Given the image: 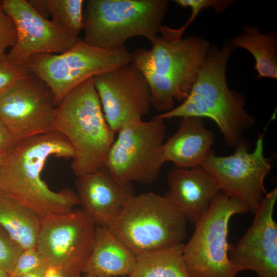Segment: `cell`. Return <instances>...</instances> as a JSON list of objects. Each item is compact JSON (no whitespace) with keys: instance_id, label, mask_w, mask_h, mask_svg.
<instances>
[{"instance_id":"1","label":"cell","mask_w":277,"mask_h":277,"mask_svg":"<svg viewBox=\"0 0 277 277\" xmlns=\"http://www.w3.org/2000/svg\"><path fill=\"white\" fill-rule=\"evenodd\" d=\"M67 138L53 130L17 142L0 168V190L15 198L41 218L65 214L80 204L76 192L66 188L51 190L41 174L49 157L73 159Z\"/></svg>"},{"instance_id":"2","label":"cell","mask_w":277,"mask_h":277,"mask_svg":"<svg viewBox=\"0 0 277 277\" xmlns=\"http://www.w3.org/2000/svg\"><path fill=\"white\" fill-rule=\"evenodd\" d=\"M181 29L163 26L150 49L131 53V63L143 74L149 85L151 105L162 113L188 96L198 71L210 48L196 36L183 38Z\"/></svg>"},{"instance_id":"3","label":"cell","mask_w":277,"mask_h":277,"mask_svg":"<svg viewBox=\"0 0 277 277\" xmlns=\"http://www.w3.org/2000/svg\"><path fill=\"white\" fill-rule=\"evenodd\" d=\"M234 48L230 42L221 48L210 47L187 98L171 110L155 116L163 120L207 117L215 123L230 147L235 148L245 142L242 135L255 121L244 108L245 97L230 89L227 83L226 65Z\"/></svg>"},{"instance_id":"4","label":"cell","mask_w":277,"mask_h":277,"mask_svg":"<svg viewBox=\"0 0 277 277\" xmlns=\"http://www.w3.org/2000/svg\"><path fill=\"white\" fill-rule=\"evenodd\" d=\"M53 130L63 133L75 155L70 167L77 177L105 167L115 140L91 77L71 90L57 105Z\"/></svg>"},{"instance_id":"5","label":"cell","mask_w":277,"mask_h":277,"mask_svg":"<svg viewBox=\"0 0 277 277\" xmlns=\"http://www.w3.org/2000/svg\"><path fill=\"white\" fill-rule=\"evenodd\" d=\"M167 0H88L84 8L83 42L108 49L142 36L151 43L162 26Z\"/></svg>"},{"instance_id":"6","label":"cell","mask_w":277,"mask_h":277,"mask_svg":"<svg viewBox=\"0 0 277 277\" xmlns=\"http://www.w3.org/2000/svg\"><path fill=\"white\" fill-rule=\"evenodd\" d=\"M184 216L165 196L133 195L109 229L136 255L183 244Z\"/></svg>"},{"instance_id":"7","label":"cell","mask_w":277,"mask_h":277,"mask_svg":"<svg viewBox=\"0 0 277 277\" xmlns=\"http://www.w3.org/2000/svg\"><path fill=\"white\" fill-rule=\"evenodd\" d=\"M248 212L238 199L222 192L215 197L183 246V259L190 277H236L238 272L229 258V223L233 215Z\"/></svg>"},{"instance_id":"8","label":"cell","mask_w":277,"mask_h":277,"mask_svg":"<svg viewBox=\"0 0 277 277\" xmlns=\"http://www.w3.org/2000/svg\"><path fill=\"white\" fill-rule=\"evenodd\" d=\"M131 63V53L125 46L104 49L80 38L62 53H41L24 65L50 87L58 105L74 88L94 76Z\"/></svg>"},{"instance_id":"9","label":"cell","mask_w":277,"mask_h":277,"mask_svg":"<svg viewBox=\"0 0 277 277\" xmlns=\"http://www.w3.org/2000/svg\"><path fill=\"white\" fill-rule=\"evenodd\" d=\"M165 120L154 116L125 127L117 132L105 168L116 181L151 184L157 178L164 159Z\"/></svg>"},{"instance_id":"10","label":"cell","mask_w":277,"mask_h":277,"mask_svg":"<svg viewBox=\"0 0 277 277\" xmlns=\"http://www.w3.org/2000/svg\"><path fill=\"white\" fill-rule=\"evenodd\" d=\"M96 225L81 210L41 218L36 249L66 277H82L92 252Z\"/></svg>"},{"instance_id":"11","label":"cell","mask_w":277,"mask_h":277,"mask_svg":"<svg viewBox=\"0 0 277 277\" xmlns=\"http://www.w3.org/2000/svg\"><path fill=\"white\" fill-rule=\"evenodd\" d=\"M201 166L211 175L222 192L241 200L254 214L266 194L264 180L271 168L264 155L263 135L258 138L252 152L244 142L230 155L210 153Z\"/></svg>"},{"instance_id":"12","label":"cell","mask_w":277,"mask_h":277,"mask_svg":"<svg viewBox=\"0 0 277 277\" xmlns=\"http://www.w3.org/2000/svg\"><path fill=\"white\" fill-rule=\"evenodd\" d=\"M105 120L115 133L143 121L151 95L142 72L131 63L92 77Z\"/></svg>"},{"instance_id":"13","label":"cell","mask_w":277,"mask_h":277,"mask_svg":"<svg viewBox=\"0 0 277 277\" xmlns=\"http://www.w3.org/2000/svg\"><path fill=\"white\" fill-rule=\"evenodd\" d=\"M57 106L50 87L29 72L0 98V119L17 143L53 130Z\"/></svg>"},{"instance_id":"14","label":"cell","mask_w":277,"mask_h":277,"mask_svg":"<svg viewBox=\"0 0 277 277\" xmlns=\"http://www.w3.org/2000/svg\"><path fill=\"white\" fill-rule=\"evenodd\" d=\"M3 6L16 29L15 43L6 54L7 59L14 64L24 66L30 57L38 54L63 53L80 39L70 38L28 0H3Z\"/></svg>"},{"instance_id":"15","label":"cell","mask_w":277,"mask_h":277,"mask_svg":"<svg viewBox=\"0 0 277 277\" xmlns=\"http://www.w3.org/2000/svg\"><path fill=\"white\" fill-rule=\"evenodd\" d=\"M277 189L266 193L254 213L253 220L229 252L236 271H253L259 277H277V225L273 211Z\"/></svg>"},{"instance_id":"16","label":"cell","mask_w":277,"mask_h":277,"mask_svg":"<svg viewBox=\"0 0 277 277\" xmlns=\"http://www.w3.org/2000/svg\"><path fill=\"white\" fill-rule=\"evenodd\" d=\"M75 184L82 211L96 225L108 228L134 195L131 184L118 182L105 167L77 176Z\"/></svg>"},{"instance_id":"17","label":"cell","mask_w":277,"mask_h":277,"mask_svg":"<svg viewBox=\"0 0 277 277\" xmlns=\"http://www.w3.org/2000/svg\"><path fill=\"white\" fill-rule=\"evenodd\" d=\"M169 189L165 195L184 216L195 224L221 192L211 175L202 166L174 167L167 174Z\"/></svg>"},{"instance_id":"18","label":"cell","mask_w":277,"mask_h":277,"mask_svg":"<svg viewBox=\"0 0 277 277\" xmlns=\"http://www.w3.org/2000/svg\"><path fill=\"white\" fill-rule=\"evenodd\" d=\"M213 143V133L205 127L202 118L181 117L177 131L164 142L165 161L179 168L200 166L211 153Z\"/></svg>"},{"instance_id":"19","label":"cell","mask_w":277,"mask_h":277,"mask_svg":"<svg viewBox=\"0 0 277 277\" xmlns=\"http://www.w3.org/2000/svg\"><path fill=\"white\" fill-rule=\"evenodd\" d=\"M136 256L109 228L96 226L91 254L83 274L96 277H126L134 268Z\"/></svg>"},{"instance_id":"20","label":"cell","mask_w":277,"mask_h":277,"mask_svg":"<svg viewBox=\"0 0 277 277\" xmlns=\"http://www.w3.org/2000/svg\"><path fill=\"white\" fill-rule=\"evenodd\" d=\"M41 225L36 213L0 190V227L23 249L36 248Z\"/></svg>"},{"instance_id":"21","label":"cell","mask_w":277,"mask_h":277,"mask_svg":"<svg viewBox=\"0 0 277 277\" xmlns=\"http://www.w3.org/2000/svg\"><path fill=\"white\" fill-rule=\"evenodd\" d=\"M233 46L248 51L255 60L258 78H277V39L274 32L262 33L258 27L246 26L231 41Z\"/></svg>"},{"instance_id":"22","label":"cell","mask_w":277,"mask_h":277,"mask_svg":"<svg viewBox=\"0 0 277 277\" xmlns=\"http://www.w3.org/2000/svg\"><path fill=\"white\" fill-rule=\"evenodd\" d=\"M184 244L136 256L134 269L126 277H190L183 259Z\"/></svg>"},{"instance_id":"23","label":"cell","mask_w":277,"mask_h":277,"mask_svg":"<svg viewBox=\"0 0 277 277\" xmlns=\"http://www.w3.org/2000/svg\"><path fill=\"white\" fill-rule=\"evenodd\" d=\"M44 17L46 14L70 38L78 41L83 30L84 0H28ZM46 18V17H45Z\"/></svg>"},{"instance_id":"24","label":"cell","mask_w":277,"mask_h":277,"mask_svg":"<svg viewBox=\"0 0 277 277\" xmlns=\"http://www.w3.org/2000/svg\"><path fill=\"white\" fill-rule=\"evenodd\" d=\"M24 249L0 227V268L11 274Z\"/></svg>"},{"instance_id":"25","label":"cell","mask_w":277,"mask_h":277,"mask_svg":"<svg viewBox=\"0 0 277 277\" xmlns=\"http://www.w3.org/2000/svg\"><path fill=\"white\" fill-rule=\"evenodd\" d=\"M29 73L25 66L14 64L6 56L0 60V98Z\"/></svg>"},{"instance_id":"26","label":"cell","mask_w":277,"mask_h":277,"mask_svg":"<svg viewBox=\"0 0 277 277\" xmlns=\"http://www.w3.org/2000/svg\"><path fill=\"white\" fill-rule=\"evenodd\" d=\"M175 3L182 7H190L191 14L186 23L181 27L185 31L193 21L197 15L203 9L212 7L217 12L226 10L233 3V1L226 0H175Z\"/></svg>"},{"instance_id":"27","label":"cell","mask_w":277,"mask_h":277,"mask_svg":"<svg viewBox=\"0 0 277 277\" xmlns=\"http://www.w3.org/2000/svg\"><path fill=\"white\" fill-rule=\"evenodd\" d=\"M45 264H47L36 248L24 249L19 255L10 277H20Z\"/></svg>"},{"instance_id":"28","label":"cell","mask_w":277,"mask_h":277,"mask_svg":"<svg viewBox=\"0 0 277 277\" xmlns=\"http://www.w3.org/2000/svg\"><path fill=\"white\" fill-rule=\"evenodd\" d=\"M16 33L12 19L5 13L0 0V60L6 56V50L15 44Z\"/></svg>"},{"instance_id":"29","label":"cell","mask_w":277,"mask_h":277,"mask_svg":"<svg viewBox=\"0 0 277 277\" xmlns=\"http://www.w3.org/2000/svg\"><path fill=\"white\" fill-rule=\"evenodd\" d=\"M16 143L9 129L0 119V154H7Z\"/></svg>"},{"instance_id":"30","label":"cell","mask_w":277,"mask_h":277,"mask_svg":"<svg viewBox=\"0 0 277 277\" xmlns=\"http://www.w3.org/2000/svg\"><path fill=\"white\" fill-rule=\"evenodd\" d=\"M49 266L47 264L43 265L38 268L20 277H43Z\"/></svg>"},{"instance_id":"31","label":"cell","mask_w":277,"mask_h":277,"mask_svg":"<svg viewBox=\"0 0 277 277\" xmlns=\"http://www.w3.org/2000/svg\"><path fill=\"white\" fill-rule=\"evenodd\" d=\"M43 277L66 276L60 268L53 266H49Z\"/></svg>"},{"instance_id":"32","label":"cell","mask_w":277,"mask_h":277,"mask_svg":"<svg viewBox=\"0 0 277 277\" xmlns=\"http://www.w3.org/2000/svg\"><path fill=\"white\" fill-rule=\"evenodd\" d=\"M0 277H10V275L3 269L0 268Z\"/></svg>"},{"instance_id":"33","label":"cell","mask_w":277,"mask_h":277,"mask_svg":"<svg viewBox=\"0 0 277 277\" xmlns=\"http://www.w3.org/2000/svg\"><path fill=\"white\" fill-rule=\"evenodd\" d=\"M6 154H0V168L3 164Z\"/></svg>"},{"instance_id":"34","label":"cell","mask_w":277,"mask_h":277,"mask_svg":"<svg viewBox=\"0 0 277 277\" xmlns=\"http://www.w3.org/2000/svg\"><path fill=\"white\" fill-rule=\"evenodd\" d=\"M82 277H96V276H94L90 274H84V275L82 276Z\"/></svg>"}]
</instances>
